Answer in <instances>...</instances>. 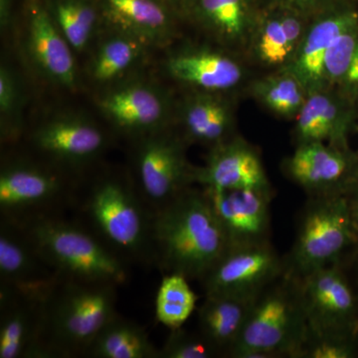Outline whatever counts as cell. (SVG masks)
Wrapping results in <instances>:
<instances>
[{
  "instance_id": "obj_1",
  "label": "cell",
  "mask_w": 358,
  "mask_h": 358,
  "mask_svg": "<svg viewBox=\"0 0 358 358\" xmlns=\"http://www.w3.org/2000/svg\"><path fill=\"white\" fill-rule=\"evenodd\" d=\"M71 210L74 220L129 265L155 267V212L136 189L129 173L80 178Z\"/></svg>"
},
{
  "instance_id": "obj_2",
  "label": "cell",
  "mask_w": 358,
  "mask_h": 358,
  "mask_svg": "<svg viewBox=\"0 0 358 358\" xmlns=\"http://www.w3.org/2000/svg\"><path fill=\"white\" fill-rule=\"evenodd\" d=\"M155 267L201 282L229 249L227 238L201 188H188L155 214Z\"/></svg>"
},
{
  "instance_id": "obj_3",
  "label": "cell",
  "mask_w": 358,
  "mask_h": 358,
  "mask_svg": "<svg viewBox=\"0 0 358 358\" xmlns=\"http://www.w3.org/2000/svg\"><path fill=\"white\" fill-rule=\"evenodd\" d=\"M117 288L61 278L45 296L41 358L85 357L96 334L117 313Z\"/></svg>"
},
{
  "instance_id": "obj_4",
  "label": "cell",
  "mask_w": 358,
  "mask_h": 358,
  "mask_svg": "<svg viewBox=\"0 0 358 358\" xmlns=\"http://www.w3.org/2000/svg\"><path fill=\"white\" fill-rule=\"evenodd\" d=\"M22 226L42 258L63 279L117 287L129 282L131 266L74 219L49 216Z\"/></svg>"
},
{
  "instance_id": "obj_5",
  "label": "cell",
  "mask_w": 358,
  "mask_h": 358,
  "mask_svg": "<svg viewBox=\"0 0 358 358\" xmlns=\"http://www.w3.org/2000/svg\"><path fill=\"white\" fill-rule=\"evenodd\" d=\"M307 334L299 280L285 272L257 296L228 357L300 358Z\"/></svg>"
},
{
  "instance_id": "obj_6",
  "label": "cell",
  "mask_w": 358,
  "mask_h": 358,
  "mask_svg": "<svg viewBox=\"0 0 358 358\" xmlns=\"http://www.w3.org/2000/svg\"><path fill=\"white\" fill-rule=\"evenodd\" d=\"M80 178L39 159L13 157L0 171V217L24 225L71 210Z\"/></svg>"
},
{
  "instance_id": "obj_7",
  "label": "cell",
  "mask_w": 358,
  "mask_h": 358,
  "mask_svg": "<svg viewBox=\"0 0 358 358\" xmlns=\"http://www.w3.org/2000/svg\"><path fill=\"white\" fill-rule=\"evenodd\" d=\"M357 244L358 234L345 195L308 197L293 247L285 258L286 273L301 279L343 262Z\"/></svg>"
},
{
  "instance_id": "obj_8",
  "label": "cell",
  "mask_w": 358,
  "mask_h": 358,
  "mask_svg": "<svg viewBox=\"0 0 358 358\" xmlns=\"http://www.w3.org/2000/svg\"><path fill=\"white\" fill-rule=\"evenodd\" d=\"M188 145L173 128L133 141L129 176L150 209L162 210L195 185Z\"/></svg>"
},
{
  "instance_id": "obj_9",
  "label": "cell",
  "mask_w": 358,
  "mask_h": 358,
  "mask_svg": "<svg viewBox=\"0 0 358 358\" xmlns=\"http://www.w3.org/2000/svg\"><path fill=\"white\" fill-rule=\"evenodd\" d=\"M298 280L308 333L358 338V292L343 262Z\"/></svg>"
},
{
  "instance_id": "obj_10",
  "label": "cell",
  "mask_w": 358,
  "mask_h": 358,
  "mask_svg": "<svg viewBox=\"0 0 358 358\" xmlns=\"http://www.w3.org/2000/svg\"><path fill=\"white\" fill-rule=\"evenodd\" d=\"M29 145L39 159L80 178L105 154L110 138L83 115H57L33 129Z\"/></svg>"
},
{
  "instance_id": "obj_11",
  "label": "cell",
  "mask_w": 358,
  "mask_h": 358,
  "mask_svg": "<svg viewBox=\"0 0 358 358\" xmlns=\"http://www.w3.org/2000/svg\"><path fill=\"white\" fill-rule=\"evenodd\" d=\"M244 56L214 43L187 44L166 56L167 76L187 91L238 95L252 74Z\"/></svg>"
},
{
  "instance_id": "obj_12",
  "label": "cell",
  "mask_w": 358,
  "mask_h": 358,
  "mask_svg": "<svg viewBox=\"0 0 358 358\" xmlns=\"http://www.w3.org/2000/svg\"><path fill=\"white\" fill-rule=\"evenodd\" d=\"M176 103L160 87L136 80L106 92L98 107L117 134L134 141L173 128Z\"/></svg>"
},
{
  "instance_id": "obj_13",
  "label": "cell",
  "mask_w": 358,
  "mask_h": 358,
  "mask_svg": "<svg viewBox=\"0 0 358 358\" xmlns=\"http://www.w3.org/2000/svg\"><path fill=\"white\" fill-rule=\"evenodd\" d=\"M282 171L308 197L345 195L358 173V150L319 141L301 143L282 160Z\"/></svg>"
},
{
  "instance_id": "obj_14",
  "label": "cell",
  "mask_w": 358,
  "mask_h": 358,
  "mask_svg": "<svg viewBox=\"0 0 358 358\" xmlns=\"http://www.w3.org/2000/svg\"><path fill=\"white\" fill-rule=\"evenodd\" d=\"M285 272V259L266 242L228 249L200 282L204 294L257 298Z\"/></svg>"
},
{
  "instance_id": "obj_15",
  "label": "cell",
  "mask_w": 358,
  "mask_h": 358,
  "mask_svg": "<svg viewBox=\"0 0 358 358\" xmlns=\"http://www.w3.org/2000/svg\"><path fill=\"white\" fill-rule=\"evenodd\" d=\"M358 23V4L355 0H336L313 16L293 62L287 68L300 79L308 93L329 88L326 59L334 41Z\"/></svg>"
},
{
  "instance_id": "obj_16",
  "label": "cell",
  "mask_w": 358,
  "mask_h": 358,
  "mask_svg": "<svg viewBox=\"0 0 358 358\" xmlns=\"http://www.w3.org/2000/svg\"><path fill=\"white\" fill-rule=\"evenodd\" d=\"M238 95L187 91L176 101L173 129L188 145L212 148L236 136Z\"/></svg>"
},
{
  "instance_id": "obj_17",
  "label": "cell",
  "mask_w": 358,
  "mask_h": 358,
  "mask_svg": "<svg viewBox=\"0 0 358 358\" xmlns=\"http://www.w3.org/2000/svg\"><path fill=\"white\" fill-rule=\"evenodd\" d=\"M194 181L211 189L274 192L258 148L238 134L209 148L203 166L195 167Z\"/></svg>"
},
{
  "instance_id": "obj_18",
  "label": "cell",
  "mask_w": 358,
  "mask_h": 358,
  "mask_svg": "<svg viewBox=\"0 0 358 358\" xmlns=\"http://www.w3.org/2000/svg\"><path fill=\"white\" fill-rule=\"evenodd\" d=\"M200 188L210 202L229 248L271 242L270 207L274 192Z\"/></svg>"
},
{
  "instance_id": "obj_19",
  "label": "cell",
  "mask_w": 358,
  "mask_h": 358,
  "mask_svg": "<svg viewBox=\"0 0 358 358\" xmlns=\"http://www.w3.org/2000/svg\"><path fill=\"white\" fill-rule=\"evenodd\" d=\"M294 122V147L319 141L350 148V134L358 129V103L331 87L317 90L308 93Z\"/></svg>"
},
{
  "instance_id": "obj_20",
  "label": "cell",
  "mask_w": 358,
  "mask_h": 358,
  "mask_svg": "<svg viewBox=\"0 0 358 358\" xmlns=\"http://www.w3.org/2000/svg\"><path fill=\"white\" fill-rule=\"evenodd\" d=\"M310 18L282 6H263L244 57L250 66L270 71L293 62Z\"/></svg>"
},
{
  "instance_id": "obj_21",
  "label": "cell",
  "mask_w": 358,
  "mask_h": 358,
  "mask_svg": "<svg viewBox=\"0 0 358 358\" xmlns=\"http://www.w3.org/2000/svg\"><path fill=\"white\" fill-rule=\"evenodd\" d=\"M60 279L27 230L0 217V287L45 296Z\"/></svg>"
},
{
  "instance_id": "obj_22",
  "label": "cell",
  "mask_w": 358,
  "mask_h": 358,
  "mask_svg": "<svg viewBox=\"0 0 358 358\" xmlns=\"http://www.w3.org/2000/svg\"><path fill=\"white\" fill-rule=\"evenodd\" d=\"M45 296L0 287V358H41Z\"/></svg>"
},
{
  "instance_id": "obj_23",
  "label": "cell",
  "mask_w": 358,
  "mask_h": 358,
  "mask_svg": "<svg viewBox=\"0 0 358 358\" xmlns=\"http://www.w3.org/2000/svg\"><path fill=\"white\" fill-rule=\"evenodd\" d=\"M261 9L260 0H197L188 21L212 43L244 56Z\"/></svg>"
},
{
  "instance_id": "obj_24",
  "label": "cell",
  "mask_w": 358,
  "mask_h": 358,
  "mask_svg": "<svg viewBox=\"0 0 358 358\" xmlns=\"http://www.w3.org/2000/svg\"><path fill=\"white\" fill-rule=\"evenodd\" d=\"M100 10L110 29L147 46H167L178 36L180 20L162 0H101Z\"/></svg>"
},
{
  "instance_id": "obj_25",
  "label": "cell",
  "mask_w": 358,
  "mask_h": 358,
  "mask_svg": "<svg viewBox=\"0 0 358 358\" xmlns=\"http://www.w3.org/2000/svg\"><path fill=\"white\" fill-rule=\"evenodd\" d=\"M27 51L33 65L51 83L67 89L76 87L74 50L51 13L38 4L32 6L29 15Z\"/></svg>"
},
{
  "instance_id": "obj_26",
  "label": "cell",
  "mask_w": 358,
  "mask_h": 358,
  "mask_svg": "<svg viewBox=\"0 0 358 358\" xmlns=\"http://www.w3.org/2000/svg\"><path fill=\"white\" fill-rule=\"evenodd\" d=\"M256 298L204 294L199 308V331L220 357H228L237 343Z\"/></svg>"
},
{
  "instance_id": "obj_27",
  "label": "cell",
  "mask_w": 358,
  "mask_h": 358,
  "mask_svg": "<svg viewBox=\"0 0 358 358\" xmlns=\"http://www.w3.org/2000/svg\"><path fill=\"white\" fill-rule=\"evenodd\" d=\"M245 92L275 117L293 122L308 95L300 79L287 69L252 77Z\"/></svg>"
},
{
  "instance_id": "obj_28",
  "label": "cell",
  "mask_w": 358,
  "mask_h": 358,
  "mask_svg": "<svg viewBox=\"0 0 358 358\" xmlns=\"http://www.w3.org/2000/svg\"><path fill=\"white\" fill-rule=\"evenodd\" d=\"M85 357L159 358V350L145 327L115 313L92 341Z\"/></svg>"
},
{
  "instance_id": "obj_29",
  "label": "cell",
  "mask_w": 358,
  "mask_h": 358,
  "mask_svg": "<svg viewBox=\"0 0 358 358\" xmlns=\"http://www.w3.org/2000/svg\"><path fill=\"white\" fill-rule=\"evenodd\" d=\"M147 47L140 40L112 29L94 52L90 77L96 84L114 83L140 63Z\"/></svg>"
},
{
  "instance_id": "obj_30",
  "label": "cell",
  "mask_w": 358,
  "mask_h": 358,
  "mask_svg": "<svg viewBox=\"0 0 358 358\" xmlns=\"http://www.w3.org/2000/svg\"><path fill=\"white\" fill-rule=\"evenodd\" d=\"M327 86L358 103V23L334 41L326 59Z\"/></svg>"
},
{
  "instance_id": "obj_31",
  "label": "cell",
  "mask_w": 358,
  "mask_h": 358,
  "mask_svg": "<svg viewBox=\"0 0 358 358\" xmlns=\"http://www.w3.org/2000/svg\"><path fill=\"white\" fill-rule=\"evenodd\" d=\"M189 280L180 274H164L155 296V317L167 329H180L196 310L199 296Z\"/></svg>"
},
{
  "instance_id": "obj_32",
  "label": "cell",
  "mask_w": 358,
  "mask_h": 358,
  "mask_svg": "<svg viewBox=\"0 0 358 358\" xmlns=\"http://www.w3.org/2000/svg\"><path fill=\"white\" fill-rule=\"evenodd\" d=\"M51 14L73 50L84 51L98 24L96 7L85 0H57Z\"/></svg>"
},
{
  "instance_id": "obj_33",
  "label": "cell",
  "mask_w": 358,
  "mask_h": 358,
  "mask_svg": "<svg viewBox=\"0 0 358 358\" xmlns=\"http://www.w3.org/2000/svg\"><path fill=\"white\" fill-rule=\"evenodd\" d=\"M21 90L18 78L6 65L0 68V114L2 138L17 143L21 133L18 113L21 106Z\"/></svg>"
},
{
  "instance_id": "obj_34",
  "label": "cell",
  "mask_w": 358,
  "mask_h": 358,
  "mask_svg": "<svg viewBox=\"0 0 358 358\" xmlns=\"http://www.w3.org/2000/svg\"><path fill=\"white\" fill-rule=\"evenodd\" d=\"M219 353L201 334L173 329L159 348V358H215Z\"/></svg>"
},
{
  "instance_id": "obj_35",
  "label": "cell",
  "mask_w": 358,
  "mask_h": 358,
  "mask_svg": "<svg viewBox=\"0 0 358 358\" xmlns=\"http://www.w3.org/2000/svg\"><path fill=\"white\" fill-rule=\"evenodd\" d=\"M358 357V338L320 336L308 333L300 358H353Z\"/></svg>"
},
{
  "instance_id": "obj_36",
  "label": "cell",
  "mask_w": 358,
  "mask_h": 358,
  "mask_svg": "<svg viewBox=\"0 0 358 358\" xmlns=\"http://www.w3.org/2000/svg\"><path fill=\"white\" fill-rule=\"evenodd\" d=\"M263 6H282L303 14L308 18L331 6L336 0H260Z\"/></svg>"
},
{
  "instance_id": "obj_37",
  "label": "cell",
  "mask_w": 358,
  "mask_h": 358,
  "mask_svg": "<svg viewBox=\"0 0 358 358\" xmlns=\"http://www.w3.org/2000/svg\"><path fill=\"white\" fill-rule=\"evenodd\" d=\"M180 21H188L197 0H162Z\"/></svg>"
},
{
  "instance_id": "obj_38",
  "label": "cell",
  "mask_w": 358,
  "mask_h": 358,
  "mask_svg": "<svg viewBox=\"0 0 358 358\" xmlns=\"http://www.w3.org/2000/svg\"><path fill=\"white\" fill-rule=\"evenodd\" d=\"M350 207V215H352L353 225L358 234V173L352 181V185L348 188L345 194Z\"/></svg>"
},
{
  "instance_id": "obj_39",
  "label": "cell",
  "mask_w": 358,
  "mask_h": 358,
  "mask_svg": "<svg viewBox=\"0 0 358 358\" xmlns=\"http://www.w3.org/2000/svg\"><path fill=\"white\" fill-rule=\"evenodd\" d=\"M352 258L353 259V261H355V267H357V272L358 275V244L352 251Z\"/></svg>"
},
{
  "instance_id": "obj_40",
  "label": "cell",
  "mask_w": 358,
  "mask_h": 358,
  "mask_svg": "<svg viewBox=\"0 0 358 358\" xmlns=\"http://www.w3.org/2000/svg\"><path fill=\"white\" fill-rule=\"evenodd\" d=\"M355 1L358 4V0H355Z\"/></svg>"
}]
</instances>
